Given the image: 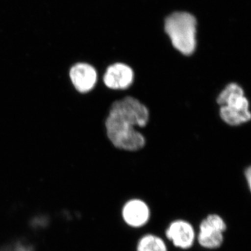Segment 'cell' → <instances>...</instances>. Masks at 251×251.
Returning a JSON list of instances; mask_svg holds the SVG:
<instances>
[{
  "label": "cell",
  "instance_id": "6da1fadb",
  "mask_svg": "<svg viewBox=\"0 0 251 251\" xmlns=\"http://www.w3.org/2000/svg\"><path fill=\"white\" fill-rule=\"evenodd\" d=\"M149 117L148 109L133 97H126L114 102L105 122L109 140L115 148L121 150H141L145 139L134 126H145Z\"/></svg>",
  "mask_w": 251,
  "mask_h": 251
},
{
  "label": "cell",
  "instance_id": "7a4b0ae2",
  "mask_svg": "<svg viewBox=\"0 0 251 251\" xmlns=\"http://www.w3.org/2000/svg\"><path fill=\"white\" fill-rule=\"evenodd\" d=\"M197 21L193 15L178 11L165 21V31L173 46L184 55H191L196 50Z\"/></svg>",
  "mask_w": 251,
  "mask_h": 251
},
{
  "label": "cell",
  "instance_id": "3957f363",
  "mask_svg": "<svg viewBox=\"0 0 251 251\" xmlns=\"http://www.w3.org/2000/svg\"><path fill=\"white\" fill-rule=\"evenodd\" d=\"M220 105V116L227 125L238 126L251 120L249 103L242 87L230 83L225 87L217 99Z\"/></svg>",
  "mask_w": 251,
  "mask_h": 251
},
{
  "label": "cell",
  "instance_id": "277c9868",
  "mask_svg": "<svg viewBox=\"0 0 251 251\" xmlns=\"http://www.w3.org/2000/svg\"><path fill=\"white\" fill-rule=\"evenodd\" d=\"M226 228V222L221 216L209 214L200 224L196 241L204 249H219L224 243V234Z\"/></svg>",
  "mask_w": 251,
  "mask_h": 251
},
{
  "label": "cell",
  "instance_id": "5b68a950",
  "mask_svg": "<svg viewBox=\"0 0 251 251\" xmlns=\"http://www.w3.org/2000/svg\"><path fill=\"white\" fill-rule=\"evenodd\" d=\"M196 229L193 225L184 219L172 221L166 229V237L175 247L188 250L196 241Z\"/></svg>",
  "mask_w": 251,
  "mask_h": 251
},
{
  "label": "cell",
  "instance_id": "8992f818",
  "mask_svg": "<svg viewBox=\"0 0 251 251\" xmlns=\"http://www.w3.org/2000/svg\"><path fill=\"white\" fill-rule=\"evenodd\" d=\"M124 222L132 228H141L150 222L151 209L148 203L140 198L128 200L122 209Z\"/></svg>",
  "mask_w": 251,
  "mask_h": 251
},
{
  "label": "cell",
  "instance_id": "52a82bcc",
  "mask_svg": "<svg viewBox=\"0 0 251 251\" xmlns=\"http://www.w3.org/2000/svg\"><path fill=\"white\" fill-rule=\"evenodd\" d=\"M134 75L128 66L117 63L107 69L103 76V82L112 90H125L133 83Z\"/></svg>",
  "mask_w": 251,
  "mask_h": 251
},
{
  "label": "cell",
  "instance_id": "ba28073f",
  "mask_svg": "<svg viewBox=\"0 0 251 251\" xmlns=\"http://www.w3.org/2000/svg\"><path fill=\"white\" fill-rule=\"evenodd\" d=\"M70 77L75 89L81 93H86L95 86L97 74L94 68L90 64L80 63L72 68Z\"/></svg>",
  "mask_w": 251,
  "mask_h": 251
},
{
  "label": "cell",
  "instance_id": "9c48e42d",
  "mask_svg": "<svg viewBox=\"0 0 251 251\" xmlns=\"http://www.w3.org/2000/svg\"><path fill=\"white\" fill-rule=\"evenodd\" d=\"M136 251H168V249L161 237L150 233L140 237L137 244Z\"/></svg>",
  "mask_w": 251,
  "mask_h": 251
},
{
  "label": "cell",
  "instance_id": "30bf717a",
  "mask_svg": "<svg viewBox=\"0 0 251 251\" xmlns=\"http://www.w3.org/2000/svg\"><path fill=\"white\" fill-rule=\"evenodd\" d=\"M246 179H247L248 186L251 192V166L248 168L245 172Z\"/></svg>",
  "mask_w": 251,
  "mask_h": 251
}]
</instances>
